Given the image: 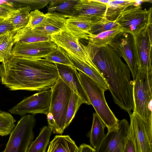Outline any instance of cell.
I'll use <instances>...</instances> for the list:
<instances>
[{"mask_svg": "<svg viewBox=\"0 0 152 152\" xmlns=\"http://www.w3.org/2000/svg\"><path fill=\"white\" fill-rule=\"evenodd\" d=\"M1 65V83L11 91L49 90L59 78L55 64L45 58L12 55Z\"/></svg>", "mask_w": 152, "mask_h": 152, "instance_id": "1", "label": "cell"}, {"mask_svg": "<svg viewBox=\"0 0 152 152\" xmlns=\"http://www.w3.org/2000/svg\"><path fill=\"white\" fill-rule=\"evenodd\" d=\"M87 52L107 85L115 103L128 113L134 110L133 81L128 66L109 45L97 48L88 43Z\"/></svg>", "mask_w": 152, "mask_h": 152, "instance_id": "2", "label": "cell"}, {"mask_svg": "<svg viewBox=\"0 0 152 152\" xmlns=\"http://www.w3.org/2000/svg\"><path fill=\"white\" fill-rule=\"evenodd\" d=\"M81 83L91 104L107 129L108 132L117 129L119 120L106 101V90L79 70L77 69Z\"/></svg>", "mask_w": 152, "mask_h": 152, "instance_id": "3", "label": "cell"}, {"mask_svg": "<svg viewBox=\"0 0 152 152\" xmlns=\"http://www.w3.org/2000/svg\"><path fill=\"white\" fill-rule=\"evenodd\" d=\"M152 71L139 69L133 81V112L145 122L152 124Z\"/></svg>", "mask_w": 152, "mask_h": 152, "instance_id": "4", "label": "cell"}, {"mask_svg": "<svg viewBox=\"0 0 152 152\" xmlns=\"http://www.w3.org/2000/svg\"><path fill=\"white\" fill-rule=\"evenodd\" d=\"M145 1L136 0L118 16L115 21L124 32L132 35L137 34L152 25V7L147 10L141 5Z\"/></svg>", "mask_w": 152, "mask_h": 152, "instance_id": "5", "label": "cell"}, {"mask_svg": "<svg viewBox=\"0 0 152 152\" xmlns=\"http://www.w3.org/2000/svg\"><path fill=\"white\" fill-rule=\"evenodd\" d=\"M35 124L34 115L23 116L10 133L5 148L1 152H27L34 137Z\"/></svg>", "mask_w": 152, "mask_h": 152, "instance_id": "6", "label": "cell"}, {"mask_svg": "<svg viewBox=\"0 0 152 152\" xmlns=\"http://www.w3.org/2000/svg\"><path fill=\"white\" fill-rule=\"evenodd\" d=\"M50 89L49 112L53 115L60 134H62L65 129L66 113L72 90L59 77Z\"/></svg>", "mask_w": 152, "mask_h": 152, "instance_id": "7", "label": "cell"}, {"mask_svg": "<svg viewBox=\"0 0 152 152\" xmlns=\"http://www.w3.org/2000/svg\"><path fill=\"white\" fill-rule=\"evenodd\" d=\"M132 46L134 60L138 71H152V25L132 35Z\"/></svg>", "mask_w": 152, "mask_h": 152, "instance_id": "8", "label": "cell"}, {"mask_svg": "<svg viewBox=\"0 0 152 152\" xmlns=\"http://www.w3.org/2000/svg\"><path fill=\"white\" fill-rule=\"evenodd\" d=\"M51 95L50 89L40 91L25 98L8 111L11 114L22 116L28 114L47 115L50 111Z\"/></svg>", "mask_w": 152, "mask_h": 152, "instance_id": "9", "label": "cell"}, {"mask_svg": "<svg viewBox=\"0 0 152 152\" xmlns=\"http://www.w3.org/2000/svg\"><path fill=\"white\" fill-rule=\"evenodd\" d=\"M130 133V124L125 119L119 121L117 129L107 132L96 152H124Z\"/></svg>", "mask_w": 152, "mask_h": 152, "instance_id": "10", "label": "cell"}, {"mask_svg": "<svg viewBox=\"0 0 152 152\" xmlns=\"http://www.w3.org/2000/svg\"><path fill=\"white\" fill-rule=\"evenodd\" d=\"M79 39L66 30L50 37V40L57 46L71 53L81 61L93 66H96L88 54L85 46Z\"/></svg>", "mask_w": 152, "mask_h": 152, "instance_id": "11", "label": "cell"}, {"mask_svg": "<svg viewBox=\"0 0 152 152\" xmlns=\"http://www.w3.org/2000/svg\"><path fill=\"white\" fill-rule=\"evenodd\" d=\"M12 48L14 56L34 59L44 58L57 47L51 40L29 43L16 42Z\"/></svg>", "mask_w": 152, "mask_h": 152, "instance_id": "12", "label": "cell"}, {"mask_svg": "<svg viewBox=\"0 0 152 152\" xmlns=\"http://www.w3.org/2000/svg\"><path fill=\"white\" fill-rule=\"evenodd\" d=\"M132 44V35L123 32L118 34L109 46L124 58L134 80L138 70L134 60Z\"/></svg>", "mask_w": 152, "mask_h": 152, "instance_id": "13", "label": "cell"}, {"mask_svg": "<svg viewBox=\"0 0 152 152\" xmlns=\"http://www.w3.org/2000/svg\"><path fill=\"white\" fill-rule=\"evenodd\" d=\"M132 131L136 152H152V144L148 138L145 127V122L133 112L129 113Z\"/></svg>", "mask_w": 152, "mask_h": 152, "instance_id": "14", "label": "cell"}, {"mask_svg": "<svg viewBox=\"0 0 152 152\" xmlns=\"http://www.w3.org/2000/svg\"><path fill=\"white\" fill-rule=\"evenodd\" d=\"M59 77L75 93L81 98L84 103L91 105L89 99L81 83L77 69L71 66L54 63Z\"/></svg>", "mask_w": 152, "mask_h": 152, "instance_id": "15", "label": "cell"}, {"mask_svg": "<svg viewBox=\"0 0 152 152\" xmlns=\"http://www.w3.org/2000/svg\"><path fill=\"white\" fill-rule=\"evenodd\" d=\"M43 20L33 29L35 34L44 37H50L65 30L66 17L57 12L45 13Z\"/></svg>", "mask_w": 152, "mask_h": 152, "instance_id": "16", "label": "cell"}, {"mask_svg": "<svg viewBox=\"0 0 152 152\" xmlns=\"http://www.w3.org/2000/svg\"><path fill=\"white\" fill-rule=\"evenodd\" d=\"M99 20L86 16H73L66 19L65 22V30L79 39L88 40L93 36L90 30L92 23Z\"/></svg>", "mask_w": 152, "mask_h": 152, "instance_id": "17", "label": "cell"}, {"mask_svg": "<svg viewBox=\"0 0 152 152\" xmlns=\"http://www.w3.org/2000/svg\"><path fill=\"white\" fill-rule=\"evenodd\" d=\"M107 5L96 0H79L74 6L72 17L83 16L100 20L105 17Z\"/></svg>", "mask_w": 152, "mask_h": 152, "instance_id": "18", "label": "cell"}, {"mask_svg": "<svg viewBox=\"0 0 152 152\" xmlns=\"http://www.w3.org/2000/svg\"><path fill=\"white\" fill-rule=\"evenodd\" d=\"M63 51L65 54L73 63L77 69L81 71L106 91L109 89L106 81L97 66H92L81 61L64 49Z\"/></svg>", "mask_w": 152, "mask_h": 152, "instance_id": "19", "label": "cell"}, {"mask_svg": "<svg viewBox=\"0 0 152 152\" xmlns=\"http://www.w3.org/2000/svg\"><path fill=\"white\" fill-rule=\"evenodd\" d=\"M78 148L68 135H56L50 142L47 152H78Z\"/></svg>", "mask_w": 152, "mask_h": 152, "instance_id": "20", "label": "cell"}, {"mask_svg": "<svg viewBox=\"0 0 152 152\" xmlns=\"http://www.w3.org/2000/svg\"><path fill=\"white\" fill-rule=\"evenodd\" d=\"M105 125L98 115L96 113H94L92 125L88 136L89 138L91 145L95 149L98 147L105 137Z\"/></svg>", "mask_w": 152, "mask_h": 152, "instance_id": "21", "label": "cell"}, {"mask_svg": "<svg viewBox=\"0 0 152 152\" xmlns=\"http://www.w3.org/2000/svg\"><path fill=\"white\" fill-rule=\"evenodd\" d=\"M79 0H50L48 12H56L67 18L72 17L74 6Z\"/></svg>", "mask_w": 152, "mask_h": 152, "instance_id": "22", "label": "cell"}, {"mask_svg": "<svg viewBox=\"0 0 152 152\" xmlns=\"http://www.w3.org/2000/svg\"><path fill=\"white\" fill-rule=\"evenodd\" d=\"M31 9L28 6L15 9L6 19L13 25L14 31L23 28L27 25Z\"/></svg>", "mask_w": 152, "mask_h": 152, "instance_id": "23", "label": "cell"}, {"mask_svg": "<svg viewBox=\"0 0 152 152\" xmlns=\"http://www.w3.org/2000/svg\"><path fill=\"white\" fill-rule=\"evenodd\" d=\"M15 44L16 42L29 43L50 40V37H44L35 34L27 26L16 31L14 34Z\"/></svg>", "mask_w": 152, "mask_h": 152, "instance_id": "24", "label": "cell"}, {"mask_svg": "<svg viewBox=\"0 0 152 152\" xmlns=\"http://www.w3.org/2000/svg\"><path fill=\"white\" fill-rule=\"evenodd\" d=\"M123 32L121 28L104 31L90 37L88 43L97 48L104 47L109 45L118 34Z\"/></svg>", "mask_w": 152, "mask_h": 152, "instance_id": "25", "label": "cell"}, {"mask_svg": "<svg viewBox=\"0 0 152 152\" xmlns=\"http://www.w3.org/2000/svg\"><path fill=\"white\" fill-rule=\"evenodd\" d=\"M52 132L48 126H43L37 137L31 142L27 152H46Z\"/></svg>", "mask_w": 152, "mask_h": 152, "instance_id": "26", "label": "cell"}, {"mask_svg": "<svg viewBox=\"0 0 152 152\" xmlns=\"http://www.w3.org/2000/svg\"><path fill=\"white\" fill-rule=\"evenodd\" d=\"M136 1V0H111L106 4L105 17L111 21L116 20L119 15L126 8Z\"/></svg>", "mask_w": 152, "mask_h": 152, "instance_id": "27", "label": "cell"}, {"mask_svg": "<svg viewBox=\"0 0 152 152\" xmlns=\"http://www.w3.org/2000/svg\"><path fill=\"white\" fill-rule=\"evenodd\" d=\"M16 31L0 36V62L8 59L12 55V46L15 44L13 37Z\"/></svg>", "mask_w": 152, "mask_h": 152, "instance_id": "28", "label": "cell"}, {"mask_svg": "<svg viewBox=\"0 0 152 152\" xmlns=\"http://www.w3.org/2000/svg\"><path fill=\"white\" fill-rule=\"evenodd\" d=\"M84 103L82 99L72 90L66 113L65 128L71 123L81 105Z\"/></svg>", "mask_w": 152, "mask_h": 152, "instance_id": "29", "label": "cell"}, {"mask_svg": "<svg viewBox=\"0 0 152 152\" xmlns=\"http://www.w3.org/2000/svg\"><path fill=\"white\" fill-rule=\"evenodd\" d=\"M121 28L114 21L108 20L105 17L98 21L92 24L90 30V33L93 36L97 35L107 31Z\"/></svg>", "mask_w": 152, "mask_h": 152, "instance_id": "30", "label": "cell"}, {"mask_svg": "<svg viewBox=\"0 0 152 152\" xmlns=\"http://www.w3.org/2000/svg\"><path fill=\"white\" fill-rule=\"evenodd\" d=\"M44 58L53 63H58L76 68L73 63L64 53L63 48L59 46H57L55 50Z\"/></svg>", "mask_w": 152, "mask_h": 152, "instance_id": "31", "label": "cell"}, {"mask_svg": "<svg viewBox=\"0 0 152 152\" xmlns=\"http://www.w3.org/2000/svg\"><path fill=\"white\" fill-rule=\"evenodd\" d=\"M15 126V120L11 114L0 110V136L9 135Z\"/></svg>", "mask_w": 152, "mask_h": 152, "instance_id": "32", "label": "cell"}, {"mask_svg": "<svg viewBox=\"0 0 152 152\" xmlns=\"http://www.w3.org/2000/svg\"><path fill=\"white\" fill-rule=\"evenodd\" d=\"M45 17V14L38 10L31 11L29 22L26 26L33 29L40 24Z\"/></svg>", "mask_w": 152, "mask_h": 152, "instance_id": "33", "label": "cell"}, {"mask_svg": "<svg viewBox=\"0 0 152 152\" xmlns=\"http://www.w3.org/2000/svg\"><path fill=\"white\" fill-rule=\"evenodd\" d=\"M12 24L7 20L0 21V36L14 31Z\"/></svg>", "mask_w": 152, "mask_h": 152, "instance_id": "34", "label": "cell"}, {"mask_svg": "<svg viewBox=\"0 0 152 152\" xmlns=\"http://www.w3.org/2000/svg\"><path fill=\"white\" fill-rule=\"evenodd\" d=\"M47 119L48 122V126L52 132L54 134H60L59 131L53 115L51 113L49 112L47 115Z\"/></svg>", "mask_w": 152, "mask_h": 152, "instance_id": "35", "label": "cell"}, {"mask_svg": "<svg viewBox=\"0 0 152 152\" xmlns=\"http://www.w3.org/2000/svg\"><path fill=\"white\" fill-rule=\"evenodd\" d=\"M124 152H136L130 127V133L125 146Z\"/></svg>", "mask_w": 152, "mask_h": 152, "instance_id": "36", "label": "cell"}, {"mask_svg": "<svg viewBox=\"0 0 152 152\" xmlns=\"http://www.w3.org/2000/svg\"><path fill=\"white\" fill-rule=\"evenodd\" d=\"M15 9L9 7L0 6V21L6 19Z\"/></svg>", "mask_w": 152, "mask_h": 152, "instance_id": "37", "label": "cell"}, {"mask_svg": "<svg viewBox=\"0 0 152 152\" xmlns=\"http://www.w3.org/2000/svg\"><path fill=\"white\" fill-rule=\"evenodd\" d=\"M78 152H96V149L91 145L83 143L78 148Z\"/></svg>", "mask_w": 152, "mask_h": 152, "instance_id": "38", "label": "cell"}, {"mask_svg": "<svg viewBox=\"0 0 152 152\" xmlns=\"http://www.w3.org/2000/svg\"><path fill=\"white\" fill-rule=\"evenodd\" d=\"M14 4L12 0H0V6H5L13 8Z\"/></svg>", "mask_w": 152, "mask_h": 152, "instance_id": "39", "label": "cell"}, {"mask_svg": "<svg viewBox=\"0 0 152 152\" xmlns=\"http://www.w3.org/2000/svg\"><path fill=\"white\" fill-rule=\"evenodd\" d=\"M96 1L101 3L107 4L110 2L111 0H96Z\"/></svg>", "mask_w": 152, "mask_h": 152, "instance_id": "40", "label": "cell"}, {"mask_svg": "<svg viewBox=\"0 0 152 152\" xmlns=\"http://www.w3.org/2000/svg\"><path fill=\"white\" fill-rule=\"evenodd\" d=\"M2 70V66L1 64H0V77L1 74V72Z\"/></svg>", "mask_w": 152, "mask_h": 152, "instance_id": "41", "label": "cell"}]
</instances>
